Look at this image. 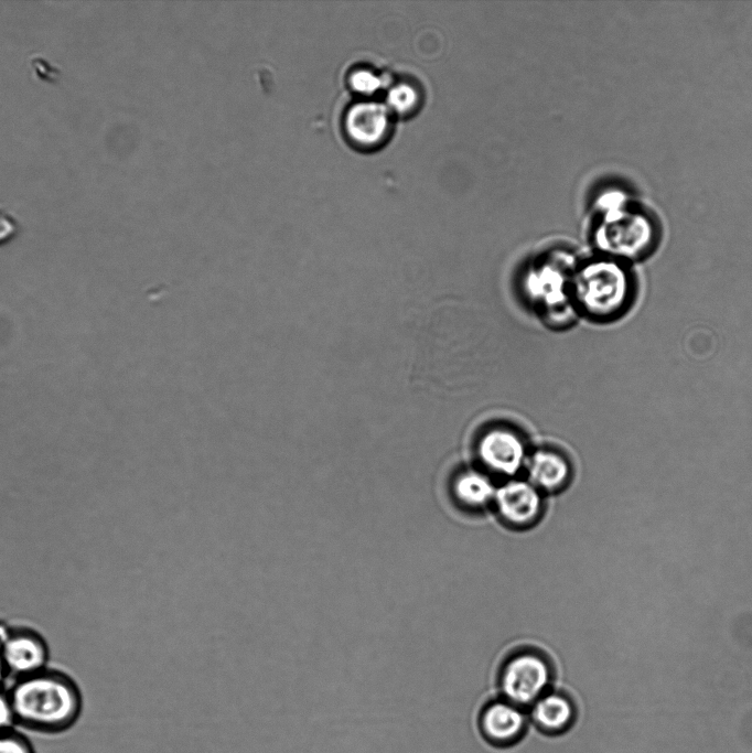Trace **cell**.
Wrapping results in <instances>:
<instances>
[{
  "instance_id": "13",
  "label": "cell",
  "mask_w": 752,
  "mask_h": 753,
  "mask_svg": "<svg viewBox=\"0 0 752 753\" xmlns=\"http://www.w3.org/2000/svg\"><path fill=\"white\" fill-rule=\"evenodd\" d=\"M495 491L491 480L474 470L462 472L453 483V492L458 499L472 507L485 505L494 498Z\"/></svg>"
},
{
  "instance_id": "11",
  "label": "cell",
  "mask_w": 752,
  "mask_h": 753,
  "mask_svg": "<svg viewBox=\"0 0 752 753\" xmlns=\"http://www.w3.org/2000/svg\"><path fill=\"white\" fill-rule=\"evenodd\" d=\"M494 499L503 518L516 525L534 520L540 509V496L530 482L513 480L495 491Z\"/></svg>"
},
{
  "instance_id": "19",
  "label": "cell",
  "mask_w": 752,
  "mask_h": 753,
  "mask_svg": "<svg viewBox=\"0 0 752 753\" xmlns=\"http://www.w3.org/2000/svg\"><path fill=\"white\" fill-rule=\"evenodd\" d=\"M9 678L1 658V653H0V689L4 688V681L6 679Z\"/></svg>"
},
{
  "instance_id": "1",
  "label": "cell",
  "mask_w": 752,
  "mask_h": 753,
  "mask_svg": "<svg viewBox=\"0 0 752 753\" xmlns=\"http://www.w3.org/2000/svg\"><path fill=\"white\" fill-rule=\"evenodd\" d=\"M17 727L42 733L68 731L83 712V693L68 674L47 667L14 679L8 689Z\"/></svg>"
},
{
  "instance_id": "18",
  "label": "cell",
  "mask_w": 752,
  "mask_h": 753,
  "mask_svg": "<svg viewBox=\"0 0 752 753\" xmlns=\"http://www.w3.org/2000/svg\"><path fill=\"white\" fill-rule=\"evenodd\" d=\"M15 233V219L6 211L0 209V245L11 239Z\"/></svg>"
},
{
  "instance_id": "7",
  "label": "cell",
  "mask_w": 752,
  "mask_h": 753,
  "mask_svg": "<svg viewBox=\"0 0 752 753\" xmlns=\"http://www.w3.org/2000/svg\"><path fill=\"white\" fill-rule=\"evenodd\" d=\"M475 451L486 469L508 476L526 464L529 454L520 432L503 423L485 428L477 438Z\"/></svg>"
},
{
  "instance_id": "3",
  "label": "cell",
  "mask_w": 752,
  "mask_h": 753,
  "mask_svg": "<svg viewBox=\"0 0 752 753\" xmlns=\"http://www.w3.org/2000/svg\"><path fill=\"white\" fill-rule=\"evenodd\" d=\"M578 262L554 254L535 261L522 275V293L549 326L570 325L578 316L572 300V276Z\"/></svg>"
},
{
  "instance_id": "16",
  "label": "cell",
  "mask_w": 752,
  "mask_h": 753,
  "mask_svg": "<svg viewBox=\"0 0 752 753\" xmlns=\"http://www.w3.org/2000/svg\"><path fill=\"white\" fill-rule=\"evenodd\" d=\"M348 83L353 90L363 95L374 94L382 86L380 77L368 69H356L352 72L348 77Z\"/></svg>"
},
{
  "instance_id": "17",
  "label": "cell",
  "mask_w": 752,
  "mask_h": 753,
  "mask_svg": "<svg viewBox=\"0 0 752 753\" xmlns=\"http://www.w3.org/2000/svg\"><path fill=\"white\" fill-rule=\"evenodd\" d=\"M17 727L15 716L8 689H0V732Z\"/></svg>"
},
{
  "instance_id": "8",
  "label": "cell",
  "mask_w": 752,
  "mask_h": 753,
  "mask_svg": "<svg viewBox=\"0 0 752 753\" xmlns=\"http://www.w3.org/2000/svg\"><path fill=\"white\" fill-rule=\"evenodd\" d=\"M8 677L19 679L49 667L50 649L45 638L26 626H10L0 644Z\"/></svg>"
},
{
  "instance_id": "15",
  "label": "cell",
  "mask_w": 752,
  "mask_h": 753,
  "mask_svg": "<svg viewBox=\"0 0 752 753\" xmlns=\"http://www.w3.org/2000/svg\"><path fill=\"white\" fill-rule=\"evenodd\" d=\"M0 753H36L31 740L18 728L0 732Z\"/></svg>"
},
{
  "instance_id": "5",
  "label": "cell",
  "mask_w": 752,
  "mask_h": 753,
  "mask_svg": "<svg viewBox=\"0 0 752 753\" xmlns=\"http://www.w3.org/2000/svg\"><path fill=\"white\" fill-rule=\"evenodd\" d=\"M498 686L502 698L528 709L551 689V670L537 655H518L503 667Z\"/></svg>"
},
{
  "instance_id": "2",
  "label": "cell",
  "mask_w": 752,
  "mask_h": 753,
  "mask_svg": "<svg viewBox=\"0 0 752 753\" xmlns=\"http://www.w3.org/2000/svg\"><path fill=\"white\" fill-rule=\"evenodd\" d=\"M571 288L578 315L598 323L621 319L637 295V280L630 265L602 255L578 262Z\"/></svg>"
},
{
  "instance_id": "4",
  "label": "cell",
  "mask_w": 752,
  "mask_h": 753,
  "mask_svg": "<svg viewBox=\"0 0 752 753\" xmlns=\"http://www.w3.org/2000/svg\"><path fill=\"white\" fill-rule=\"evenodd\" d=\"M658 239L654 222L643 212L625 203L605 211L594 232V244L600 255L625 263L648 257Z\"/></svg>"
},
{
  "instance_id": "10",
  "label": "cell",
  "mask_w": 752,
  "mask_h": 753,
  "mask_svg": "<svg viewBox=\"0 0 752 753\" xmlns=\"http://www.w3.org/2000/svg\"><path fill=\"white\" fill-rule=\"evenodd\" d=\"M343 128L346 138L359 148L379 144L389 129L388 108L376 101L353 104L345 112Z\"/></svg>"
},
{
  "instance_id": "9",
  "label": "cell",
  "mask_w": 752,
  "mask_h": 753,
  "mask_svg": "<svg viewBox=\"0 0 752 753\" xmlns=\"http://www.w3.org/2000/svg\"><path fill=\"white\" fill-rule=\"evenodd\" d=\"M529 722L540 734L557 738L567 734L578 720V707L566 692L548 690L528 709Z\"/></svg>"
},
{
  "instance_id": "6",
  "label": "cell",
  "mask_w": 752,
  "mask_h": 753,
  "mask_svg": "<svg viewBox=\"0 0 752 753\" xmlns=\"http://www.w3.org/2000/svg\"><path fill=\"white\" fill-rule=\"evenodd\" d=\"M530 727L527 709L502 697L485 702L476 716V729L490 746L507 750L519 744Z\"/></svg>"
},
{
  "instance_id": "12",
  "label": "cell",
  "mask_w": 752,
  "mask_h": 753,
  "mask_svg": "<svg viewBox=\"0 0 752 753\" xmlns=\"http://www.w3.org/2000/svg\"><path fill=\"white\" fill-rule=\"evenodd\" d=\"M525 465L530 483L544 490L559 488L570 476L568 460L551 449H537L530 452Z\"/></svg>"
},
{
  "instance_id": "14",
  "label": "cell",
  "mask_w": 752,
  "mask_h": 753,
  "mask_svg": "<svg viewBox=\"0 0 752 753\" xmlns=\"http://www.w3.org/2000/svg\"><path fill=\"white\" fill-rule=\"evenodd\" d=\"M417 100L418 96L416 90L407 84L394 86L387 96L388 107L399 114L410 111L417 104Z\"/></svg>"
}]
</instances>
